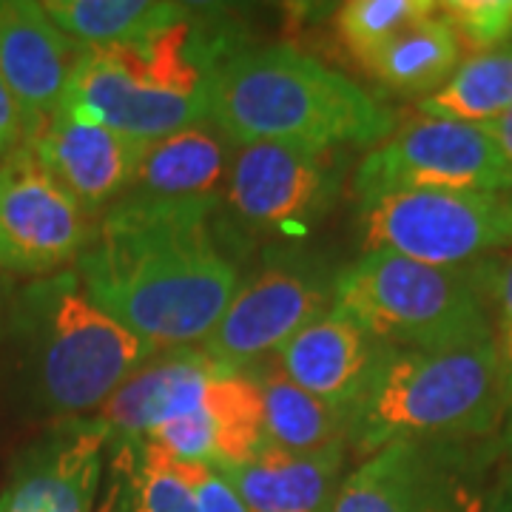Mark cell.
I'll return each mask as SVG.
<instances>
[{
	"instance_id": "1",
	"label": "cell",
	"mask_w": 512,
	"mask_h": 512,
	"mask_svg": "<svg viewBox=\"0 0 512 512\" xmlns=\"http://www.w3.org/2000/svg\"><path fill=\"white\" fill-rule=\"evenodd\" d=\"M220 202L123 197L74 262L89 299L151 350H183L217 328L239 288L217 239Z\"/></svg>"
},
{
	"instance_id": "2",
	"label": "cell",
	"mask_w": 512,
	"mask_h": 512,
	"mask_svg": "<svg viewBox=\"0 0 512 512\" xmlns=\"http://www.w3.org/2000/svg\"><path fill=\"white\" fill-rule=\"evenodd\" d=\"M208 103V120L234 146L373 148L399 128V114L359 83L285 43L222 57Z\"/></svg>"
},
{
	"instance_id": "3",
	"label": "cell",
	"mask_w": 512,
	"mask_h": 512,
	"mask_svg": "<svg viewBox=\"0 0 512 512\" xmlns=\"http://www.w3.org/2000/svg\"><path fill=\"white\" fill-rule=\"evenodd\" d=\"M510 407L493 342L456 350H387L348 416V447L373 456L399 441H481Z\"/></svg>"
},
{
	"instance_id": "4",
	"label": "cell",
	"mask_w": 512,
	"mask_h": 512,
	"mask_svg": "<svg viewBox=\"0 0 512 512\" xmlns=\"http://www.w3.org/2000/svg\"><path fill=\"white\" fill-rule=\"evenodd\" d=\"M20 365L40 407L57 416L100 410L154 356L89 299L74 271L40 276L12 305Z\"/></svg>"
},
{
	"instance_id": "5",
	"label": "cell",
	"mask_w": 512,
	"mask_h": 512,
	"mask_svg": "<svg viewBox=\"0 0 512 512\" xmlns=\"http://www.w3.org/2000/svg\"><path fill=\"white\" fill-rule=\"evenodd\" d=\"M495 285L476 268H433L367 251L333 279V308L393 350H456L493 342Z\"/></svg>"
},
{
	"instance_id": "6",
	"label": "cell",
	"mask_w": 512,
	"mask_h": 512,
	"mask_svg": "<svg viewBox=\"0 0 512 512\" xmlns=\"http://www.w3.org/2000/svg\"><path fill=\"white\" fill-rule=\"evenodd\" d=\"M367 251L433 268H470L512 245V194L393 191L359 202Z\"/></svg>"
},
{
	"instance_id": "7",
	"label": "cell",
	"mask_w": 512,
	"mask_h": 512,
	"mask_svg": "<svg viewBox=\"0 0 512 512\" xmlns=\"http://www.w3.org/2000/svg\"><path fill=\"white\" fill-rule=\"evenodd\" d=\"M353 191L359 202L393 191L512 194V165L481 126L421 117L367 151Z\"/></svg>"
},
{
	"instance_id": "8",
	"label": "cell",
	"mask_w": 512,
	"mask_h": 512,
	"mask_svg": "<svg viewBox=\"0 0 512 512\" xmlns=\"http://www.w3.org/2000/svg\"><path fill=\"white\" fill-rule=\"evenodd\" d=\"M476 441H399L345 476L333 512H478Z\"/></svg>"
},
{
	"instance_id": "9",
	"label": "cell",
	"mask_w": 512,
	"mask_h": 512,
	"mask_svg": "<svg viewBox=\"0 0 512 512\" xmlns=\"http://www.w3.org/2000/svg\"><path fill=\"white\" fill-rule=\"evenodd\" d=\"M339 183V151L251 143L231 160L225 202L234 220L256 234L299 239L328 214Z\"/></svg>"
},
{
	"instance_id": "10",
	"label": "cell",
	"mask_w": 512,
	"mask_h": 512,
	"mask_svg": "<svg viewBox=\"0 0 512 512\" xmlns=\"http://www.w3.org/2000/svg\"><path fill=\"white\" fill-rule=\"evenodd\" d=\"M97 222L37 165L23 143L0 160V268L18 276L60 274L92 245Z\"/></svg>"
},
{
	"instance_id": "11",
	"label": "cell",
	"mask_w": 512,
	"mask_h": 512,
	"mask_svg": "<svg viewBox=\"0 0 512 512\" xmlns=\"http://www.w3.org/2000/svg\"><path fill=\"white\" fill-rule=\"evenodd\" d=\"M330 308L333 282L305 265L274 262L239 285L217 328L200 342V350L220 365L245 370L271 359Z\"/></svg>"
},
{
	"instance_id": "12",
	"label": "cell",
	"mask_w": 512,
	"mask_h": 512,
	"mask_svg": "<svg viewBox=\"0 0 512 512\" xmlns=\"http://www.w3.org/2000/svg\"><path fill=\"white\" fill-rule=\"evenodd\" d=\"M57 111L97 123L134 143H151L208 120V97H177L143 89L111 66L97 49H83L74 60Z\"/></svg>"
},
{
	"instance_id": "13",
	"label": "cell",
	"mask_w": 512,
	"mask_h": 512,
	"mask_svg": "<svg viewBox=\"0 0 512 512\" xmlns=\"http://www.w3.org/2000/svg\"><path fill=\"white\" fill-rule=\"evenodd\" d=\"M23 143L89 217L106 214L126 197L146 146L63 111L32 128Z\"/></svg>"
},
{
	"instance_id": "14",
	"label": "cell",
	"mask_w": 512,
	"mask_h": 512,
	"mask_svg": "<svg viewBox=\"0 0 512 512\" xmlns=\"http://www.w3.org/2000/svg\"><path fill=\"white\" fill-rule=\"evenodd\" d=\"M109 433L69 421L26 450L0 495V512H92Z\"/></svg>"
},
{
	"instance_id": "15",
	"label": "cell",
	"mask_w": 512,
	"mask_h": 512,
	"mask_svg": "<svg viewBox=\"0 0 512 512\" xmlns=\"http://www.w3.org/2000/svg\"><path fill=\"white\" fill-rule=\"evenodd\" d=\"M80 52L40 3L0 0V80L18 100L26 134L57 111Z\"/></svg>"
},
{
	"instance_id": "16",
	"label": "cell",
	"mask_w": 512,
	"mask_h": 512,
	"mask_svg": "<svg viewBox=\"0 0 512 512\" xmlns=\"http://www.w3.org/2000/svg\"><path fill=\"white\" fill-rule=\"evenodd\" d=\"M387 350V345L373 339L353 319L328 311L299 330L271 359L302 390L350 416Z\"/></svg>"
},
{
	"instance_id": "17",
	"label": "cell",
	"mask_w": 512,
	"mask_h": 512,
	"mask_svg": "<svg viewBox=\"0 0 512 512\" xmlns=\"http://www.w3.org/2000/svg\"><path fill=\"white\" fill-rule=\"evenodd\" d=\"M225 367L200 348L151 356L111 393L94 421L103 424L109 441H143L165 421L202 407L208 384Z\"/></svg>"
},
{
	"instance_id": "18",
	"label": "cell",
	"mask_w": 512,
	"mask_h": 512,
	"mask_svg": "<svg viewBox=\"0 0 512 512\" xmlns=\"http://www.w3.org/2000/svg\"><path fill=\"white\" fill-rule=\"evenodd\" d=\"M348 447L322 453H285L262 447L251 461L217 467L248 512H333L345 481Z\"/></svg>"
},
{
	"instance_id": "19",
	"label": "cell",
	"mask_w": 512,
	"mask_h": 512,
	"mask_svg": "<svg viewBox=\"0 0 512 512\" xmlns=\"http://www.w3.org/2000/svg\"><path fill=\"white\" fill-rule=\"evenodd\" d=\"M228 140L217 128L188 126L143 146L126 197L160 202H220L228 185Z\"/></svg>"
},
{
	"instance_id": "20",
	"label": "cell",
	"mask_w": 512,
	"mask_h": 512,
	"mask_svg": "<svg viewBox=\"0 0 512 512\" xmlns=\"http://www.w3.org/2000/svg\"><path fill=\"white\" fill-rule=\"evenodd\" d=\"M262 402V424L268 447L285 453H322L348 447V413L291 382L274 359L245 367Z\"/></svg>"
},
{
	"instance_id": "21",
	"label": "cell",
	"mask_w": 512,
	"mask_h": 512,
	"mask_svg": "<svg viewBox=\"0 0 512 512\" xmlns=\"http://www.w3.org/2000/svg\"><path fill=\"white\" fill-rule=\"evenodd\" d=\"M461 43L450 20L439 12L413 23L362 63L373 80L402 97H430L461 66Z\"/></svg>"
},
{
	"instance_id": "22",
	"label": "cell",
	"mask_w": 512,
	"mask_h": 512,
	"mask_svg": "<svg viewBox=\"0 0 512 512\" xmlns=\"http://www.w3.org/2000/svg\"><path fill=\"white\" fill-rule=\"evenodd\" d=\"M40 6L60 32L83 49L134 43L194 12L188 3L168 0H46Z\"/></svg>"
},
{
	"instance_id": "23",
	"label": "cell",
	"mask_w": 512,
	"mask_h": 512,
	"mask_svg": "<svg viewBox=\"0 0 512 512\" xmlns=\"http://www.w3.org/2000/svg\"><path fill=\"white\" fill-rule=\"evenodd\" d=\"M512 106V46L461 60L439 92L419 100V111L433 120L490 126Z\"/></svg>"
},
{
	"instance_id": "24",
	"label": "cell",
	"mask_w": 512,
	"mask_h": 512,
	"mask_svg": "<svg viewBox=\"0 0 512 512\" xmlns=\"http://www.w3.org/2000/svg\"><path fill=\"white\" fill-rule=\"evenodd\" d=\"M208 407L220 424V453L214 467L245 464L268 447L259 390L245 370L225 367L217 373L208 387Z\"/></svg>"
},
{
	"instance_id": "25",
	"label": "cell",
	"mask_w": 512,
	"mask_h": 512,
	"mask_svg": "<svg viewBox=\"0 0 512 512\" xmlns=\"http://www.w3.org/2000/svg\"><path fill=\"white\" fill-rule=\"evenodd\" d=\"M439 12L433 0H350L336 12V32L359 63L413 23Z\"/></svg>"
},
{
	"instance_id": "26",
	"label": "cell",
	"mask_w": 512,
	"mask_h": 512,
	"mask_svg": "<svg viewBox=\"0 0 512 512\" xmlns=\"http://www.w3.org/2000/svg\"><path fill=\"white\" fill-rule=\"evenodd\" d=\"M441 15L473 55L512 46V0H450L441 3Z\"/></svg>"
},
{
	"instance_id": "27",
	"label": "cell",
	"mask_w": 512,
	"mask_h": 512,
	"mask_svg": "<svg viewBox=\"0 0 512 512\" xmlns=\"http://www.w3.org/2000/svg\"><path fill=\"white\" fill-rule=\"evenodd\" d=\"M140 444H143V458H140L134 512H200L188 484L174 473L171 456L148 441Z\"/></svg>"
},
{
	"instance_id": "28",
	"label": "cell",
	"mask_w": 512,
	"mask_h": 512,
	"mask_svg": "<svg viewBox=\"0 0 512 512\" xmlns=\"http://www.w3.org/2000/svg\"><path fill=\"white\" fill-rule=\"evenodd\" d=\"M171 467L188 484L200 512H248L245 501L231 487V481L222 476L214 464L171 458Z\"/></svg>"
},
{
	"instance_id": "29",
	"label": "cell",
	"mask_w": 512,
	"mask_h": 512,
	"mask_svg": "<svg viewBox=\"0 0 512 512\" xmlns=\"http://www.w3.org/2000/svg\"><path fill=\"white\" fill-rule=\"evenodd\" d=\"M495 302H498V333H495V348L504 367L507 393L512 404V259L495 276ZM510 410V407H507Z\"/></svg>"
},
{
	"instance_id": "30",
	"label": "cell",
	"mask_w": 512,
	"mask_h": 512,
	"mask_svg": "<svg viewBox=\"0 0 512 512\" xmlns=\"http://www.w3.org/2000/svg\"><path fill=\"white\" fill-rule=\"evenodd\" d=\"M23 137H26L23 111L0 80V160H6L15 148L23 146Z\"/></svg>"
},
{
	"instance_id": "31",
	"label": "cell",
	"mask_w": 512,
	"mask_h": 512,
	"mask_svg": "<svg viewBox=\"0 0 512 512\" xmlns=\"http://www.w3.org/2000/svg\"><path fill=\"white\" fill-rule=\"evenodd\" d=\"M495 140V146L501 148V154L507 157V163L512 165V106L498 120H493L490 126H481Z\"/></svg>"
},
{
	"instance_id": "32",
	"label": "cell",
	"mask_w": 512,
	"mask_h": 512,
	"mask_svg": "<svg viewBox=\"0 0 512 512\" xmlns=\"http://www.w3.org/2000/svg\"><path fill=\"white\" fill-rule=\"evenodd\" d=\"M498 458H501V473H498V478H504V481H510L512 484V413L510 419H507V424H504V436H501Z\"/></svg>"
},
{
	"instance_id": "33",
	"label": "cell",
	"mask_w": 512,
	"mask_h": 512,
	"mask_svg": "<svg viewBox=\"0 0 512 512\" xmlns=\"http://www.w3.org/2000/svg\"><path fill=\"white\" fill-rule=\"evenodd\" d=\"M484 512H512L510 481H504V478H498V481H495V490L493 495H490V504H487V510Z\"/></svg>"
}]
</instances>
